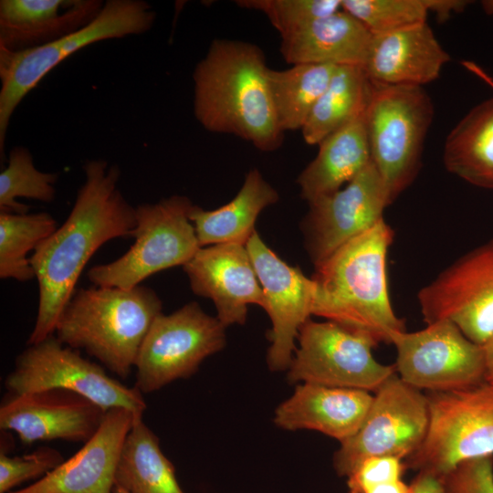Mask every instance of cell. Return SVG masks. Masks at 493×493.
Here are the masks:
<instances>
[{"mask_svg":"<svg viewBox=\"0 0 493 493\" xmlns=\"http://www.w3.org/2000/svg\"><path fill=\"white\" fill-rule=\"evenodd\" d=\"M83 170L85 180L68 218L29 257L39 296L27 345L54 335L58 320L93 254L109 240L131 236L136 226L135 207L118 188L119 166L89 160Z\"/></svg>","mask_w":493,"mask_h":493,"instance_id":"1","label":"cell"},{"mask_svg":"<svg viewBox=\"0 0 493 493\" xmlns=\"http://www.w3.org/2000/svg\"><path fill=\"white\" fill-rule=\"evenodd\" d=\"M269 68L252 43L215 39L194 73V115L208 131L232 134L263 152L283 143L270 93Z\"/></svg>","mask_w":493,"mask_h":493,"instance_id":"2","label":"cell"},{"mask_svg":"<svg viewBox=\"0 0 493 493\" xmlns=\"http://www.w3.org/2000/svg\"><path fill=\"white\" fill-rule=\"evenodd\" d=\"M394 232L383 219L315 265L312 315L375 341L405 330L391 304L387 253Z\"/></svg>","mask_w":493,"mask_h":493,"instance_id":"3","label":"cell"},{"mask_svg":"<svg viewBox=\"0 0 493 493\" xmlns=\"http://www.w3.org/2000/svg\"><path fill=\"white\" fill-rule=\"evenodd\" d=\"M162 307L157 293L142 285L79 288L61 312L54 335L68 347L84 350L110 372L125 379Z\"/></svg>","mask_w":493,"mask_h":493,"instance_id":"4","label":"cell"},{"mask_svg":"<svg viewBox=\"0 0 493 493\" xmlns=\"http://www.w3.org/2000/svg\"><path fill=\"white\" fill-rule=\"evenodd\" d=\"M156 13L143 0H107L82 28L51 43L21 51L0 49V156L5 158L10 120L23 99L58 65L97 42L142 35Z\"/></svg>","mask_w":493,"mask_h":493,"instance_id":"5","label":"cell"},{"mask_svg":"<svg viewBox=\"0 0 493 493\" xmlns=\"http://www.w3.org/2000/svg\"><path fill=\"white\" fill-rule=\"evenodd\" d=\"M434 109L420 86L370 81L365 125L371 159L391 203L414 181Z\"/></svg>","mask_w":493,"mask_h":493,"instance_id":"6","label":"cell"},{"mask_svg":"<svg viewBox=\"0 0 493 493\" xmlns=\"http://www.w3.org/2000/svg\"><path fill=\"white\" fill-rule=\"evenodd\" d=\"M193 205L188 197L174 194L135 207L133 245L118 259L92 267L88 271L90 282L131 288L157 272L184 267L201 247L189 218Z\"/></svg>","mask_w":493,"mask_h":493,"instance_id":"7","label":"cell"},{"mask_svg":"<svg viewBox=\"0 0 493 493\" xmlns=\"http://www.w3.org/2000/svg\"><path fill=\"white\" fill-rule=\"evenodd\" d=\"M429 426L406 468L441 479L459 464L493 456V389L486 383L465 390L427 393Z\"/></svg>","mask_w":493,"mask_h":493,"instance_id":"8","label":"cell"},{"mask_svg":"<svg viewBox=\"0 0 493 493\" xmlns=\"http://www.w3.org/2000/svg\"><path fill=\"white\" fill-rule=\"evenodd\" d=\"M7 394L63 389L79 393L105 411L124 408L142 418L143 394L107 373L104 367L83 358L79 351L60 342L55 335L27 345L5 380Z\"/></svg>","mask_w":493,"mask_h":493,"instance_id":"9","label":"cell"},{"mask_svg":"<svg viewBox=\"0 0 493 493\" xmlns=\"http://www.w3.org/2000/svg\"><path fill=\"white\" fill-rule=\"evenodd\" d=\"M226 327L192 301L176 311L158 315L139 349L135 386L151 393L188 378L209 356L226 345Z\"/></svg>","mask_w":493,"mask_h":493,"instance_id":"10","label":"cell"},{"mask_svg":"<svg viewBox=\"0 0 493 493\" xmlns=\"http://www.w3.org/2000/svg\"><path fill=\"white\" fill-rule=\"evenodd\" d=\"M429 426L427 395L393 373L373 394L358 429L341 443L333 467L348 477L365 458L389 456L406 459L423 444Z\"/></svg>","mask_w":493,"mask_h":493,"instance_id":"11","label":"cell"},{"mask_svg":"<svg viewBox=\"0 0 493 493\" xmlns=\"http://www.w3.org/2000/svg\"><path fill=\"white\" fill-rule=\"evenodd\" d=\"M298 340L299 348L287 370L289 383L375 393L396 372L394 364H383L373 357L375 341L335 322L309 319Z\"/></svg>","mask_w":493,"mask_h":493,"instance_id":"12","label":"cell"},{"mask_svg":"<svg viewBox=\"0 0 493 493\" xmlns=\"http://www.w3.org/2000/svg\"><path fill=\"white\" fill-rule=\"evenodd\" d=\"M391 343L397 352V375L420 391H459L485 383L482 347L448 320L421 330L397 332Z\"/></svg>","mask_w":493,"mask_h":493,"instance_id":"13","label":"cell"},{"mask_svg":"<svg viewBox=\"0 0 493 493\" xmlns=\"http://www.w3.org/2000/svg\"><path fill=\"white\" fill-rule=\"evenodd\" d=\"M417 299L426 324L448 320L483 346L493 337V239L444 269Z\"/></svg>","mask_w":493,"mask_h":493,"instance_id":"14","label":"cell"},{"mask_svg":"<svg viewBox=\"0 0 493 493\" xmlns=\"http://www.w3.org/2000/svg\"><path fill=\"white\" fill-rule=\"evenodd\" d=\"M390 204L372 162L345 187L309 203L301 226L305 247L313 264H319L383 219V210Z\"/></svg>","mask_w":493,"mask_h":493,"instance_id":"15","label":"cell"},{"mask_svg":"<svg viewBox=\"0 0 493 493\" xmlns=\"http://www.w3.org/2000/svg\"><path fill=\"white\" fill-rule=\"evenodd\" d=\"M261 285L272 328L267 362L272 372L287 371L296 351L300 327L310 319L314 282L282 260L255 231L246 244Z\"/></svg>","mask_w":493,"mask_h":493,"instance_id":"16","label":"cell"},{"mask_svg":"<svg viewBox=\"0 0 493 493\" xmlns=\"http://www.w3.org/2000/svg\"><path fill=\"white\" fill-rule=\"evenodd\" d=\"M106 412L63 389L7 394L0 405V428L15 432L26 445L51 440L84 444L96 434Z\"/></svg>","mask_w":493,"mask_h":493,"instance_id":"17","label":"cell"},{"mask_svg":"<svg viewBox=\"0 0 493 493\" xmlns=\"http://www.w3.org/2000/svg\"><path fill=\"white\" fill-rule=\"evenodd\" d=\"M184 270L193 292L213 300L216 317L225 327L244 324L248 305L264 307L263 290L244 245L200 247Z\"/></svg>","mask_w":493,"mask_h":493,"instance_id":"18","label":"cell"},{"mask_svg":"<svg viewBox=\"0 0 493 493\" xmlns=\"http://www.w3.org/2000/svg\"><path fill=\"white\" fill-rule=\"evenodd\" d=\"M137 419L124 408L108 410L96 434L77 453L37 481L9 493H113L121 449Z\"/></svg>","mask_w":493,"mask_h":493,"instance_id":"19","label":"cell"},{"mask_svg":"<svg viewBox=\"0 0 493 493\" xmlns=\"http://www.w3.org/2000/svg\"><path fill=\"white\" fill-rule=\"evenodd\" d=\"M372 399L363 390L302 383L278 406L274 423L288 431H318L342 443L358 431Z\"/></svg>","mask_w":493,"mask_h":493,"instance_id":"20","label":"cell"},{"mask_svg":"<svg viewBox=\"0 0 493 493\" xmlns=\"http://www.w3.org/2000/svg\"><path fill=\"white\" fill-rule=\"evenodd\" d=\"M449 59L425 22L372 36L362 68L373 83L422 87L436 79Z\"/></svg>","mask_w":493,"mask_h":493,"instance_id":"21","label":"cell"},{"mask_svg":"<svg viewBox=\"0 0 493 493\" xmlns=\"http://www.w3.org/2000/svg\"><path fill=\"white\" fill-rule=\"evenodd\" d=\"M103 5L101 0H1L0 49L51 43L87 26Z\"/></svg>","mask_w":493,"mask_h":493,"instance_id":"22","label":"cell"},{"mask_svg":"<svg viewBox=\"0 0 493 493\" xmlns=\"http://www.w3.org/2000/svg\"><path fill=\"white\" fill-rule=\"evenodd\" d=\"M372 35L341 9L281 37L280 53L291 65L330 64L363 68Z\"/></svg>","mask_w":493,"mask_h":493,"instance_id":"23","label":"cell"},{"mask_svg":"<svg viewBox=\"0 0 493 493\" xmlns=\"http://www.w3.org/2000/svg\"><path fill=\"white\" fill-rule=\"evenodd\" d=\"M319 146L316 157L297 180L301 197L309 204L340 190L372 162L365 110L327 136Z\"/></svg>","mask_w":493,"mask_h":493,"instance_id":"24","label":"cell"},{"mask_svg":"<svg viewBox=\"0 0 493 493\" xmlns=\"http://www.w3.org/2000/svg\"><path fill=\"white\" fill-rule=\"evenodd\" d=\"M278 200L276 189L254 168L246 173L240 190L229 203L215 210L194 205L189 218L201 247L216 244L246 246L256 231L258 215Z\"/></svg>","mask_w":493,"mask_h":493,"instance_id":"25","label":"cell"},{"mask_svg":"<svg viewBox=\"0 0 493 493\" xmlns=\"http://www.w3.org/2000/svg\"><path fill=\"white\" fill-rule=\"evenodd\" d=\"M465 66L493 87V81L473 63ZM447 171L478 187L493 189V98L474 107L445 142Z\"/></svg>","mask_w":493,"mask_h":493,"instance_id":"26","label":"cell"},{"mask_svg":"<svg viewBox=\"0 0 493 493\" xmlns=\"http://www.w3.org/2000/svg\"><path fill=\"white\" fill-rule=\"evenodd\" d=\"M115 485L129 493H184L173 465L161 449L158 436L142 418L135 420L125 438Z\"/></svg>","mask_w":493,"mask_h":493,"instance_id":"27","label":"cell"},{"mask_svg":"<svg viewBox=\"0 0 493 493\" xmlns=\"http://www.w3.org/2000/svg\"><path fill=\"white\" fill-rule=\"evenodd\" d=\"M369 92L370 80L362 67H337L300 130L305 142L319 145L330 133L363 112Z\"/></svg>","mask_w":493,"mask_h":493,"instance_id":"28","label":"cell"},{"mask_svg":"<svg viewBox=\"0 0 493 493\" xmlns=\"http://www.w3.org/2000/svg\"><path fill=\"white\" fill-rule=\"evenodd\" d=\"M338 66L297 64L269 68L268 82L278 125L283 132L301 130Z\"/></svg>","mask_w":493,"mask_h":493,"instance_id":"29","label":"cell"},{"mask_svg":"<svg viewBox=\"0 0 493 493\" xmlns=\"http://www.w3.org/2000/svg\"><path fill=\"white\" fill-rule=\"evenodd\" d=\"M58 227L56 219L46 212H0V278L20 282L36 278L26 255Z\"/></svg>","mask_w":493,"mask_h":493,"instance_id":"30","label":"cell"},{"mask_svg":"<svg viewBox=\"0 0 493 493\" xmlns=\"http://www.w3.org/2000/svg\"><path fill=\"white\" fill-rule=\"evenodd\" d=\"M58 173L37 169L29 150L16 146L10 152L7 164L0 173V212L25 214L28 206L17 198L51 203L56 196Z\"/></svg>","mask_w":493,"mask_h":493,"instance_id":"31","label":"cell"},{"mask_svg":"<svg viewBox=\"0 0 493 493\" xmlns=\"http://www.w3.org/2000/svg\"><path fill=\"white\" fill-rule=\"evenodd\" d=\"M341 9L372 35H383L426 22L424 0H341Z\"/></svg>","mask_w":493,"mask_h":493,"instance_id":"32","label":"cell"},{"mask_svg":"<svg viewBox=\"0 0 493 493\" xmlns=\"http://www.w3.org/2000/svg\"><path fill=\"white\" fill-rule=\"evenodd\" d=\"M243 8L263 13L281 37L341 9V0H238Z\"/></svg>","mask_w":493,"mask_h":493,"instance_id":"33","label":"cell"},{"mask_svg":"<svg viewBox=\"0 0 493 493\" xmlns=\"http://www.w3.org/2000/svg\"><path fill=\"white\" fill-rule=\"evenodd\" d=\"M64 460L58 450L49 446H41L29 454L16 456H10L1 450L0 493L14 491L27 481H37Z\"/></svg>","mask_w":493,"mask_h":493,"instance_id":"34","label":"cell"},{"mask_svg":"<svg viewBox=\"0 0 493 493\" xmlns=\"http://www.w3.org/2000/svg\"><path fill=\"white\" fill-rule=\"evenodd\" d=\"M440 480L446 493H493V456L465 461Z\"/></svg>","mask_w":493,"mask_h":493,"instance_id":"35","label":"cell"},{"mask_svg":"<svg viewBox=\"0 0 493 493\" xmlns=\"http://www.w3.org/2000/svg\"><path fill=\"white\" fill-rule=\"evenodd\" d=\"M406 469L402 459L389 456L365 458L347 477L350 493H363L380 484L400 480Z\"/></svg>","mask_w":493,"mask_h":493,"instance_id":"36","label":"cell"},{"mask_svg":"<svg viewBox=\"0 0 493 493\" xmlns=\"http://www.w3.org/2000/svg\"><path fill=\"white\" fill-rule=\"evenodd\" d=\"M424 3L427 12L434 13L437 20L444 22L453 13L463 11L470 2L466 0H424Z\"/></svg>","mask_w":493,"mask_h":493,"instance_id":"37","label":"cell"},{"mask_svg":"<svg viewBox=\"0 0 493 493\" xmlns=\"http://www.w3.org/2000/svg\"><path fill=\"white\" fill-rule=\"evenodd\" d=\"M410 487L411 493H446L438 477L423 472L417 473Z\"/></svg>","mask_w":493,"mask_h":493,"instance_id":"38","label":"cell"},{"mask_svg":"<svg viewBox=\"0 0 493 493\" xmlns=\"http://www.w3.org/2000/svg\"><path fill=\"white\" fill-rule=\"evenodd\" d=\"M363 493H411V487L410 484H406L403 479H400L377 485Z\"/></svg>","mask_w":493,"mask_h":493,"instance_id":"39","label":"cell"},{"mask_svg":"<svg viewBox=\"0 0 493 493\" xmlns=\"http://www.w3.org/2000/svg\"><path fill=\"white\" fill-rule=\"evenodd\" d=\"M481 347L484 354V380L493 389V337Z\"/></svg>","mask_w":493,"mask_h":493,"instance_id":"40","label":"cell"},{"mask_svg":"<svg viewBox=\"0 0 493 493\" xmlns=\"http://www.w3.org/2000/svg\"><path fill=\"white\" fill-rule=\"evenodd\" d=\"M481 6L486 14L493 16V0H483Z\"/></svg>","mask_w":493,"mask_h":493,"instance_id":"41","label":"cell"},{"mask_svg":"<svg viewBox=\"0 0 493 493\" xmlns=\"http://www.w3.org/2000/svg\"><path fill=\"white\" fill-rule=\"evenodd\" d=\"M113 493H129L128 491H126L124 488H122L121 487L118 486V485H115L114 488H113Z\"/></svg>","mask_w":493,"mask_h":493,"instance_id":"42","label":"cell"}]
</instances>
